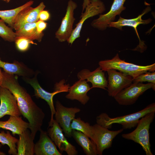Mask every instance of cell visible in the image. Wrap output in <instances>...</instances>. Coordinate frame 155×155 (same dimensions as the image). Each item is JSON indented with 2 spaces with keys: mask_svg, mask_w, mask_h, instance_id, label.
Here are the masks:
<instances>
[{
  "mask_svg": "<svg viewBox=\"0 0 155 155\" xmlns=\"http://www.w3.org/2000/svg\"><path fill=\"white\" fill-rule=\"evenodd\" d=\"M0 37L5 41L9 42H15L16 33L11 28L7 26L4 21L0 19Z\"/></svg>",
  "mask_w": 155,
  "mask_h": 155,
  "instance_id": "cell-28",
  "label": "cell"
},
{
  "mask_svg": "<svg viewBox=\"0 0 155 155\" xmlns=\"http://www.w3.org/2000/svg\"><path fill=\"white\" fill-rule=\"evenodd\" d=\"M15 33L16 40L24 38L32 41L36 40L39 42L41 41L44 36L43 32L40 33L37 31L36 22L25 24Z\"/></svg>",
  "mask_w": 155,
  "mask_h": 155,
  "instance_id": "cell-24",
  "label": "cell"
},
{
  "mask_svg": "<svg viewBox=\"0 0 155 155\" xmlns=\"http://www.w3.org/2000/svg\"><path fill=\"white\" fill-rule=\"evenodd\" d=\"M3 73V81L1 86L8 90L14 96L21 113L28 121L29 129L34 140L37 132L41 129L45 114L19 84L17 75Z\"/></svg>",
  "mask_w": 155,
  "mask_h": 155,
  "instance_id": "cell-1",
  "label": "cell"
},
{
  "mask_svg": "<svg viewBox=\"0 0 155 155\" xmlns=\"http://www.w3.org/2000/svg\"><path fill=\"white\" fill-rule=\"evenodd\" d=\"M18 139L12 136L9 131L5 133L3 131L0 132V143L3 145H7L9 148L8 153L9 155H17L16 144Z\"/></svg>",
  "mask_w": 155,
  "mask_h": 155,
  "instance_id": "cell-27",
  "label": "cell"
},
{
  "mask_svg": "<svg viewBox=\"0 0 155 155\" xmlns=\"http://www.w3.org/2000/svg\"><path fill=\"white\" fill-rule=\"evenodd\" d=\"M84 13H82L81 19L76 25L70 37L67 40L69 44H72L74 41L80 36L83 25L86 20L95 16L102 13L105 10V6L100 0H90V3L85 8Z\"/></svg>",
  "mask_w": 155,
  "mask_h": 155,
  "instance_id": "cell-8",
  "label": "cell"
},
{
  "mask_svg": "<svg viewBox=\"0 0 155 155\" xmlns=\"http://www.w3.org/2000/svg\"><path fill=\"white\" fill-rule=\"evenodd\" d=\"M38 18L40 20L44 21H47L50 18V13L48 11L43 10L39 13Z\"/></svg>",
  "mask_w": 155,
  "mask_h": 155,
  "instance_id": "cell-32",
  "label": "cell"
},
{
  "mask_svg": "<svg viewBox=\"0 0 155 155\" xmlns=\"http://www.w3.org/2000/svg\"><path fill=\"white\" fill-rule=\"evenodd\" d=\"M99 66L104 71L113 69L118 70L134 78L139 75L148 71L154 72L155 70V64L146 66H142L126 62L121 59L118 53L111 59L100 61Z\"/></svg>",
  "mask_w": 155,
  "mask_h": 155,
  "instance_id": "cell-3",
  "label": "cell"
},
{
  "mask_svg": "<svg viewBox=\"0 0 155 155\" xmlns=\"http://www.w3.org/2000/svg\"><path fill=\"white\" fill-rule=\"evenodd\" d=\"M33 1H30L23 5L16 8L7 10H0V18L5 23L13 28L14 20L18 13L24 8L31 6L33 3Z\"/></svg>",
  "mask_w": 155,
  "mask_h": 155,
  "instance_id": "cell-25",
  "label": "cell"
},
{
  "mask_svg": "<svg viewBox=\"0 0 155 155\" xmlns=\"http://www.w3.org/2000/svg\"><path fill=\"white\" fill-rule=\"evenodd\" d=\"M90 3V0H84L83 3L82 5V11L83 13L84 9L87 5Z\"/></svg>",
  "mask_w": 155,
  "mask_h": 155,
  "instance_id": "cell-33",
  "label": "cell"
},
{
  "mask_svg": "<svg viewBox=\"0 0 155 155\" xmlns=\"http://www.w3.org/2000/svg\"><path fill=\"white\" fill-rule=\"evenodd\" d=\"M91 89L86 80H79L69 87L68 93L65 97L71 100H77L81 104L85 105L90 99L87 93Z\"/></svg>",
  "mask_w": 155,
  "mask_h": 155,
  "instance_id": "cell-19",
  "label": "cell"
},
{
  "mask_svg": "<svg viewBox=\"0 0 155 155\" xmlns=\"http://www.w3.org/2000/svg\"><path fill=\"white\" fill-rule=\"evenodd\" d=\"M45 7L44 3L42 2L36 7L29 6L24 8L16 16L13 28L16 31L26 23L37 22L39 20V13Z\"/></svg>",
  "mask_w": 155,
  "mask_h": 155,
  "instance_id": "cell-16",
  "label": "cell"
},
{
  "mask_svg": "<svg viewBox=\"0 0 155 155\" xmlns=\"http://www.w3.org/2000/svg\"><path fill=\"white\" fill-rule=\"evenodd\" d=\"M48 128L47 133L61 153L65 152L68 155L78 154L75 147L68 141L63 133L62 129L55 119L52 125Z\"/></svg>",
  "mask_w": 155,
  "mask_h": 155,
  "instance_id": "cell-10",
  "label": "cell"
},
{
  "mask_svg": "<svg viewBox=\"0 0 155 155\" xmlns=\"http://www.w3.org/2000/svg\"><path fill=\"white\" fill-rule=\"evenodd\" d=\"M55 108V120L62 129L65 135L71 137L72 131L71 127V123L75 118L76 114L80 112L81 109L76 107L65 106L58 100L56 102Z\"/></svg>",
  "mask_w": 155,
  "mask_h": 155,
  "instance_id": "cell-6",
  "label": "cell"
},
{
  "mask_svg": "<svg viewBox=\"0 0 155 155\" xmlns=\"http://www.w3.org/2000/svg\"><path fill=\"white\" fill-rule=\"evenodd\" d=\"M77 6L76 3L72 0L69 1L65 14L62 19L59 28L55 33L56 38L60 42L67 41L71 36L75 20L73 16L74 11Z\"/></svg>",
  "mask_w": 155,
  "mask_h": 155,
  "instance_id": "cell-11",
  "label": "cell"
},
{
  "mask_svg": "<svg viewBox=\"0 0 155 155\" xmlns=\"http://www.w3.org/2000/svg\"><path fill=\"white\" fill-rule=\"evenodd\" d=\"M155 112L149 113L139 120L136 129L131 133L123 134L122 137L140 145L146 155H153L150 149L149 129L155 117Z\"/></svg>",
  "mask_w": 155,
  "mask_h": 155,
  "instance_id": "cell-4",
  "label": "cell"
},
{
  "mask_svg": "<svg viewBox=\"0 0 155 155\" xmlns=\"http://www.w3.org/2000/svg\"><path fill=\"white\" fill-rule=\"evenodd\" d=\"M126 0H113L110 10L106 13L99 15V17L94 20L91 25L94 28L104 30L108 27L110 24L114 22L116 16L119 15L126 7L124 4Z\"/></svg>",
  "mask_w": 155,
  "mask_h": 155,
  "instance_id": "cell-12",
  "label": "cell"
},
{
  "mask_svg": "<svg viewBox=\"0 0 155 155\" xmlns=\"http://www.w3.org/2000/svg\"><path fill=\"white\" fill-rule=\"evenodd\" d=\"M106 71L108 75L107 90L110 96L114 97L133 83V78L129 75L113 69Z\"/></svg>",
  "mask_w": 155,
  "mask_h": 155,
  "instance_id": "cell-9",
  "label": "cell"
},
{
  "mask_svg": "<svg viewBox=\"0 0 155 155\" xmlns=\"http://www.w3.org/2000/svg\"><path fill=\"white\" fill-rule=\"evenodd\" d=\"M155 112V103L151 104L138 112L123 116L111 118L105 113L96 117V123L104 127L111 128L113 124H120L123 129H130L136 127L140 119L146 114Z\"/></svg>",
  "mask_w": 155,
  "mask_h": 155,
  "instance_id": "cell-2",
  "label": "cell"
},
{
  "mask_svg": "<svg viewBox=\"0 0 155 155\" xmlns=\"http://www.w3.org/2000/svg\"><path fill=\"white\" fill-rule=\"evenodd\" d=\"M79 80H85L87 82H91L92 85L91 89L98 88L106 90L108 80L105 76L104 72L99 66L93 71L87 69H84L77 74Z\"/></svg>",
  "mask_w": 155,
  "mask_h": 155,
  "instance_id": "cell-17",
  "label": "cell"
},
{
  "mask_svg": "<svg viewBox=\"0 0 155 155\" xmlns=\"http://www.w3.org/2000/svg\"><path fill=\"white\" fill-rule=\"evenodd\" d=\"M15 42L17 49L21 52L27 51L29 47L30 44H36L34 43L32 40L24 38H18L15 40Z\"/></svg>",
  "mask_w": 155,
  "mask_h": 155,
  "instance_id": "cell-30",
  "label": "cell"
},
{
  "mask_svg": "<svg viewBox=\"0 0 155 155\" xmlns=\"http://www.w3.org/2000/svg\"><path fill=\"white\" fill-rule=\"evenodd\" d=\"M71 127L72 130H75L82 132L93 141V127L88 122H85L80 117L75 118L72 121Z\"/></svg>",
  "mask_w": 155,
  "mask_h": 155,
  "instance_id": "cell-26",
  "label": "cell"
},
{
  "mask_svg": "<svg viewBox=\"0 0 155 155\" xmlns=\"http://www.w3.org/2000/svg\"><path fill=\"white\" fill-rule=\"evenodd\" d=\"M2 145L1 144H0V148L1 147ZM6 154L0 151V155H5Z\"/></svg>",
  "mask_w": 155,
  "mask_h": 155,
  "instance_id": "cell-35",
  "label": "cell"
},
{
  "mask_svg": "<svg viewBox=\"0 0 155 155\" xmlns=\"http://www.w3.org/2000/svg\"><path fill=\"white\" fill-rule=\"evenodd\" d=\"M72 136L82 148L86 155H97L98 152L95 143L82 132L72 130Z\"/></svg>",
  "mask_w": 155,
  "mask_h": 155,
  "instance_id": "cell-23",
  "label": "cell"
},
{
  "mask_svg": "<svg viewBox=\"0 0 155 155\" xmlns=\"http://www.w3.org/2000/svg\"><path fill=\"white\" fill-rule=\"evenodd\" d=\"M92 127L93 141L96 144L99 155H102L105 150L111 147L114 139L124 130L122 128L117 131H111L97 123Z\"/></svg>",
  "mask_w": 155,
  "mask_h": 155,
  "instance_id": "cell-7",
  "label": "cell"
},
{
  "mask_svg": "<svg viewBox=\"0 0 155 155\" xmlns=\"http://www.w3.org/2000/svg\"><path fill=\"white\" fill-rule=\"evenodd\" d=\"M2 0L5 1V2L7 3H8L11 0Z\"/></svg>",
  "mask_w": 155,
  "mask_h": 155,
  "instance_id": "cell-36",
  "label": "cell"
},
{
  "mask_svg": "<svg viewBox=\"0 0 155 155\" xmlns=\"http://www.w3.org/2000/svg\"><path fill=\"white\" fill-rule=\"evenodd\" d=\"M29 127V123L24 121L20 116L10 115L7 121H0V128L11 131L13 136L21 134Z\"/></svg>",
  "mask_w": 155,
  "mask_h": 155,
  "instance_id": "cell-20",
  "label": "cell"
},
{
  "mask_svg": "<svg viewBox=\"0 0 155 155\" xmlns=\"http://www.w3.org/2000/svg\"><path fill=\"white\" fill-rule=\"evenodd\" d=\"M151 10L150 7H147L144 10L141 14L136 18L133 19H125L120 16L118 21L111 22L109 25L108 27L115 28L120 30H122V27L123 26H128L133 28L139 40V44L137 46V47H139L138 49H139L140 50L142 51H143L146 48L145 45L140 40L137 31V27L140 24H147L152 22V19L150 18L146 20H143L142 19V16L144 14L148 12Z\"/></svg>",
  "mask_w": 155,
  "mask_h": 155,
  "instance_id": "cell-14",
  "label": "cell"
},
{
  "mask_svg": "<svg viewBox=\"0 0 155 155\" xmlns=\"http://www.w3.org/2000/svg\"><path fill=\"white\" fill-rule=\"evenodd\" d=\"M0 102V119L6 115H22L13 95L8 90L1 86Z\"/></svg>",
  "mask_w": 155,
  "mask_h": 155,
  "instance_id": "cell-13",
  "label": "cell"
},
{
  "mask_svg": "<svg viewBox=\"0 0 155 155\" xmlns=\"http://www.w3.org/2000/svg\"><path fill=\"white\" fill-rule=\"evenodd\" d=\"M3 79V72H2L0 68V86L1 85Z\"/></svg>",
  "mask_w": 155,
  "mask_h": 155,
  "instance_id": "cell-34",
  "label": "cell"
},
{
  "mask_svg": "<svg viewBox=\"0 0 155 155\" xmlns=\"http://www.w3.org/2000/svg\"><path fill=\"white\" fill-rule=\"evenodd\" d=\"M0 68L6 73L23 77H29L34 73L32 69L17 61L11 63L2 61L0 59Z\"/></svg>",
  "mask_w": 155,
  "mask_h": 155,
  "instance_id": "cell-22",
  "label": "cell"
},
{
  "mask_svg": "<svg viewBox=\"0 0 155 155\" xmlns=\"http://www.w3.org/2000/svg\"><path fill=\"white\" fill-rule=\"evenodd\" d=\"M151 88L155 90V83H149L144 84L140 82H133L130 85L123 90L114 97L120 105H131L135 102L140 96Z\"/></svg>",
  "mask_w": 155,
  "mask_h": 155,
  "instance_id": "cell-5",
  "label": "cell"
},
{
  "mask_svg": "<svg viewBox=\"0 0 155 155\" xmlns=\"http://www.w3.org/2000/svg\"><path fill=\"white\" fill-rule=\"evenodd\" d=\"M36 26L37 31L39 33H42L46 28L47 24L44 21L39 20L36 22Z\"/></svg>",
  "mask_w": 155,
  "mask_h": 155,
  "instance_id": "cell-31",
  "label": "cell"
},
{
  "mask_svg": "<svg viewBox=\"0 0 155 155\" xmlns=\"http://www.w3.org/2000/svg\"><path fill=\"white\" fill-rule=\"evenodd\" d=\"M38 140L34 144V154L36 155H62L46 131L41 129Z\"/></svg>",
  "mask_w": 155,
  "mask_h": 155,
  "instance_id": "cell-18",
  "label": "cell"
},
{
  "mask_svg": "<svg viewBox=\"0 0 155 155\" xmlns=\"http://www.w3.org/2000/svg\"><path fill=\"white\" fill-rule=\"evenodd\" d=\"M37 75L34 78L23 77V80L29 84L34 90V96L38 98H40L45 100L47 102L51 111V118L48 127L52 125L54 119L53 117L55 113V110L53 102V97L56 94L60 93L59 92L54 90L52 92H49L44 90L39 84L37 79Z\"/></svg>",
  "mask_w": 155,
  "mask_h": 155,
  "instance_id": "cell-15",
  "label": "cell"
},
{
  "mask_svg": "<svg viewBox=\"0 0 155 155\" xmlns=\"http://www.w3.org/2000/svg\"><path fill=\"white\" fill-rule=\"evenodd\" d=\"M17 143V155H33L34 154V139L31 132L28 129L19 135Z\"/></svg>",
  "mask_w": 155,
  "mask_h": 155,
  "instance_id": "cell-21",
  "label": "cell"
},
{
  "mask_svg": "<svg viewBox=\"0 0 155 155\" xmlns=\"http://www.w3.org/2000/svg\"><path fill=\"white\" fill-rule=\"evenodd\" d=\"M146 82L155 84V71H148L133 78V82H137L142 83Z\"/></svg>",
  "mask_w": 155,
  "mask_h": 155,
  "instance_id": "cell-29",
  "label": "cell"
}]
</instances>
